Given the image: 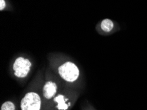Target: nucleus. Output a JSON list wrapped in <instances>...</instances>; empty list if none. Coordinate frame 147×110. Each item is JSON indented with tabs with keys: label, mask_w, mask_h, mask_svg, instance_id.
I'll return each mask as SVG.
<instances>
[{
	"label": "nucleus",
	"mask_w": 147,
	"mask_h": 110,
	"mask_svg": "<svg viewBox=\"0 0 147 110\" xmlns=\"http://www.w3.org/2000/svg\"><path fill=\"white\" fill-rule=\"evenodd\" d=\"M59 73L62 78L68 82L76 80L79 75L78 67L72 62H66L59 67Z\"/></svg>",
	"instance_id": "nucleus-1"
},
{
	"label": "nucleus",
	"mask_w": 147,
	"mask_h": 110,
	"mask_svg": "<svg viewBox=\"0 0 147 110\" xmlns=\"http://www.w3.org/2000/svg\"><path fill=\"white\" fill-rule=\"evenodd\" d=\"M113 27V22L110 19H104L101 23V28L105 32H110Z\"/></svg>",
	"instance_id": "nucleus-5"
},
{
	"label": "nucleus",
	"mask_w": 147,
	"mask_h": 110,
	"mask_svg": "<svg viewBox=\"0 0 147 110\" xmlns=\"http://www.w3.org/2000/svg\"><path fill=\"white\" fill-rule=\"evenodd\" d=\"M57 86L54 82L52 81L47 82L44 85L43 89L44 96L47 99L52 98L54 94L56 93Z\"/></svg>",
	"instance_id": "nucleus-4"
},
{
	"label": "nucleus",
	"mask_w": 147,
	"mask_h": 110,
	"mask_svg": "<svg viewBox=\"0 0 147 110\" xmlns=\"http://www.w3.org/2000/svg\"><path fill=\"white\" fill-rule=\"evenodd\" d=\"M54 100L55 102L58 103V104H57V108L59 109L65 110L68 108L67 105L65 104V100H64V97L63 96L61 95L57 96L56 98H55Z\"/></svg>",
	"instance_id": "nucleus-6"
},
{
	"label": "nucleus",
	"mask_w": 147,
	"mask_h": 110,
	"mask_svg": "<svg viewBox=\"0 0 147 110\" xmlns=\"http://www.w3.org/2000/svg\"><path fill=\"white\" fill-rule=\"evenodd\" d=\"M31 67V63L28 59L20 57L15 61L13 64V70L16 77L23 78L26 77Z\"/></svg>",
	"instance_id": "nucleus-3"
},
{
	"label": "nucleus",
	"mask_w": 147,
	"mask_h": 110,
	"mask_svg": "<svg viewBox=\"0 0 147 110\" xmlns=\"http://www.w3.org/2000/svg\"><path fill=\"white\" fill-rule=\"evenodd\" d=\"M41 100L38 94L34 92L26 94L21 101L22 110H40Z\"/></svg>",
	"instance_id": "nucleus-2"
},
{
	"label": "nucleus",
	"mask_w": 147,
	"mask_h": 110,
	"mask_svg": "<svg viewBox=\"0 0 147 110\" xmlns=\"http://www.w3.org/2000/svg\"><path fill=\"white\" fill-rule=\"evenodd\" d=\"M15 107L13 103L11 102H6L2 105L1 110H15Z\"/></svg>",
	"instance_id": "nucleus-7"
},
{
	"label": "nucleus",
	"mask_w": 147,
	"mask_h": 110,
	"mask_svg": "<svg viewBox=\"0 0 147 110\" xmlns=\"http://www.w3.org/2000/svg\"><path fill=\"white\" fill-rule=\"evenodd\" d=\"M5 7V3L4 0H0V10H3Z\"/></svg>",
	"instance_id": "nucleus-8"
}]
</instances>
